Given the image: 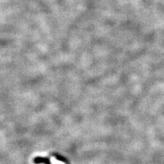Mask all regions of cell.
<instances>
[{
    "instance_id": "cell-1",
    "label": "cell",
    "mask_w": 164,
    "mask_h": 164,
    "mask_svg": "<svg viewBox=\"0 0 164 164\" xmlns=\"http://www.w3.org/2000/svg\"><path fill=\"white\" fill-rule=\"evenodd\" d=\"M34 163H44L45 164H51L50 163V160L47 158H42V157H36L34 159Z\"/></svg>"
}]
</instances>
